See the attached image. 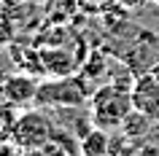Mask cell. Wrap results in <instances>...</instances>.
I'll list each match as a JSON object with an SVG mask.
<instances>
[{"mask_svg":"<svg viewBox=\"0 0 159 156\" xmlns=\"http://www.w3.org/2000/svg\"><path fill=\"white\" fill-rule=\"evenodd\" d=\"M0 156H22V151L16 148L14 140H3L0 143Z\"/></svg>","mask_w":159,"mask_h":156,"instance_id":"7c38bea8","label":"cell"},{"mask_svg":"<svg viewBox=\"0 0 159 156\" xmlns=\"http://www.w3.org/2000/svg\"><path fill=\"white\" fill-rule=\"evenodd\" d=\"M38 86V78L25 70H0V100L14 108L35 105Z\"/></svg>","mask_w":159,"mask_h":156,"instance_id":"277c9868","label":"cell"},{"mask_svg":"<svg viewBox=\"0 0 159 156\" xmlns=\"http://www.w3.org/2000/svg\"><path fill=\"white\" fill-rule=\"evenodd\" d=\"M22 156H46V151H22Z\"/></svg>","mask_w":159,"mask_h":156,"instance_id":"9a60e30c","label":"cell"},{"mask_svg":"<svg viewBox=\"0 0 159 156\" xmlns=\"http://www.w3.org/2000/svg\"><path fill=\"white\" fill-rule=\"evenodd\" d=\"M89 83L81 75H65V78H49L38 86L35 105H54V108H78L89 94Z\"/></svg>","mask_w":159,"mask_h":156,"instance_id":"7a4b0ae2","label":"cell"},{"mask_svg":"<svg viewBox=\"0 0 159 156\" xmlns=\"http://www.w3.org/2000/svg\"><path fill=\"white\" fill-rule=\"evenodd\" d=\"M84 0H46V19H51L54 25H62L67 19H73Z\"/></svg>","mask_w":159,"mask_h":156,"instance_id":"9c48e42d","label":"cell"},{"mask_svg":"<svg viewBox=\"0 0 159 156\" xmlns=\"http://www.w3.org/2000/svg\"><path fill=\"white\" fill-rule=\"evenodd\" d=\"M51 137H54L51 118L46 113H41V108L19 113L14 135H11V140L16 143L19 151H43L51 143Z\"/></svg>","mask_w":159,"mask_h":156,"instance_id":"3957f363","label":"cell"},{"mask_svg":"<svg viewBox=\"0 0 159 156\" xmlns=\"http://www.w3.org/2000/svg\"><path fill=\"white\" fill-rule=\"evenodd\" d=\"M11 38H14V19H11L8 8L0 6V46L11 43Z\"/></svg>","mask_w":159,"mask_h":156,"instance_id":"8fae6325","label":"cell"},{"mask_svg":"<svg viewBox=\"0 0 159 156\" xmlns=\"http://www.w3.org/2000/svg\"><path fill=\"white\" fill-rule=\"evenodd\" d=\"M16 118H19L16 108L0 100V143H3V140H11L14 127H16Z\"/></svg>","mask_w":159,"mask_h":156,"instance_id":"30bf717a","label":"cell"},{"mask_svg":"<svg viewBox=\"0 0 159 156\" xmlns=\"http://www.w3.org/2000/svg\"><path fill=\"white\" fill-rule=\"evenodd\" d=\"M132 94V110L148 116L151 121H159V81L154 73H140L129 83Z\"/></svg>","mask_w":159,"mask_h":156,"instance_id":"5b68a950","label":"cell"},{"mask_svg":"<svg viewBox=\"0 0 159 156\" xmlns=\"http://www.w3.org/2000/svg\"><path fill=\"white\" fill-rule=\"evenodd\" d=\"M41 49V59H43V70L49 78H65L73 75V70L78 67V59L59 43H49V46H38Z\"/></svg>","mask_w":159,"mask_h":156,"instance_id":"8992f818","label":"cell"},{"mask_svg":"<svg viewBox=\"0 0 159 156\" xmlns=\"http://www.w3.org/2000/svg\"><path fill=\"white\" fill-rule=\"evenodd\" d=\"M11 59H14V67L25 70L30 75H46L43 70V59H41V49L38 46H27V43H11Z\"/></svg>","mask_w":159,"mask_h":156,"instance_id":"52a82bcc","label":"cell"},{"mask_svg":"<svg viewBox=\"0 0 159 156\" xmlns=\"http://www.w3.org/2000/svg\"><path fill=\"white\" fill-rule=\"evenodd\" d=\"M86 6H94L97 11H105V8H113L116 6V0H84Z\"/></svg>","mask_w":159,"mask_h":156,"instance_id":"5bb4252c","label":"cell"},{"mask_svg":"<svg viewBox=\"0 0 159 156\" xmlns=\"http://www.w3.org/2000/svg\"><path fill=\"white\" fill-rule=\"evenodd\" d=\"M151 73L157 75V81H159V65H157V67H154V70H151Z\"/></svg>","mask_w":159,"mask_h":156,"instance_id":"2e32d148","label":"cell"},{"mask_svg":"<svg viewBox=\"0 0 159 156\" xmlns=\"http://www.w3.org/2000/svg\"><path fill=\"white\" fill-rule=\"evenodd\" d=\"M81 156H105L108 154V129L92 127L81 135Z\"/></svg>","mask_w":159,"mask_h":156,"instance_id":"ba28073f","label":"cell"},{"mask_svg":"<svg viewBox=\"0 0 159 156\" xmlns=\"http://www.w3.org/2000/svg\"><path fill=\"white\" fill-rule=\"evenodd\" d=\"M154 3H159V0H154Z\"/></svg>","mask_w":159,"mask_h":156,"instance_id":"e0dca14e","label":"cell"},{"mask_svg":"<svg viewBox=\"0 0 159 156\" xmlns=\"http://www.w3.org/2000/svg\"><path fill=\"white\" fill-rule=\"evenodd\" d=\"M121 8H127V11H138V8H146L148 3H154V0H116Z\"/></svg>","mask_w":159,"mask_h":156,"instance_id":"4fadbf2b","label":"cell"},{"mask_svg":"<svg viewBox=\"0 0 159 156\" xmlns=\"http://www.w3.org/2000/svg\"><path fill=\"white\" fill-rule=\"evenodd\" d=\"M132 113V94L129 86L121 83H105L92 94V124L100 129L121 127L124 118Z\"/></svg>","mask_w":159,"mask_h":156,"instance_id":"6da1fadb","label":"cell"}]
</instances>
